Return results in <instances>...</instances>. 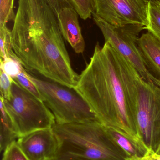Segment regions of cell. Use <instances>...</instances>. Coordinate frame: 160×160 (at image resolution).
Listing matches in <instances>:
<instances>
[{
  "instance_id": "1",
  "label": "cell",
  "mask_w": 160,
  "mask_h": 160,
  "mask_svg": "<svg viewBox=\"0 0 160 160\" xmlns=\"http://www.w3.org/2000/svg\"><path fill=\"white\" fill-rule=\"evenodd\" d=\"M11 31V48L23 67L75 88L74 71L57 16L47 0H18Z\"/></svg>"
},
{
  "instance_id": "2",
  "label": "cell",
  "mask_w": 160,
  "mask_h": 160,
  "mask_svg": "<svg viewBox=\"0 0 160 160\" xmlns=\"http://www.w3.org/2000/svg\"><path fill=\"white\" fill-rule=\"evenodd\" d=\"M74 88L89 103L103 126L124 134L146 154L148 149L139 135L116 50L109 43L105 42L102 47L96 44Z\"/></svg>"
},
{
  "instance_id": "3",
  "label": "cell",
  "mask_w": 160,
  "mask_h": 160,
  "mask_svg": "<svg viewBox=\"0 0 160 160\" xmlns=\"http://www.w3.org/2000/svg\"><path fill=\"white\" fill-rule=\"evenodd\" d=\"M58 142L54 160H126V153L100 122L55 123Z\"/></svg>"
},
{
  "instance_id": "4",
  "label": "cell",
  "mask_w": 160,
  "mask_h": 160,
  "mask_svg": "<svg viewBox=\"0 0 160 160\" xmlns=\"http://www.w3.org/2000/svg\"><path fill=\"white\" fill-rule=\"evenodd\" d=\"M116 54L139 135L148 149L160 155V87L143 79L127 59Z\"/></svg>"
},
{
  "instance_id": "5",
  "label": "cell",
  "mask_w": 160,
  "mask_h": 160,
  "mask_svg": "<svg viewBox=\"0 0 160 160\" xmlns=\"http://www.w3.org/2000/svg\"><path fill=\"white\" fill-rule=\"evenodd\" d=\"M27 74L54 115L56 123H100L89 103L75 88Z\"/></svg>"
},
{
  "instance_id": "6",
  "label": "cell",
  "mask_w": 160,
  "mask_h": 160,
  "mask_svg": "<svg viewBox=\"0 0 160 160\" xmlns=\"http://www.w3.org/2000/svg\"><path fill=\"white\" fill-rule=\"evenodd\" d=\"M1 101L19 137L38 130L52 128L55 118L45 102L13 79L9 100Z\"/></svg>"
},
{
  "instance_id": "7",
  "label": "cell",
  "mask_w": 160,
  "mask_h": 160,
  "mask_svg": "<svg viewBox=\"0 0 160 160\" xmlns=\"http://www.w3.org/2000/svg\"><path fill=\"white\" fill-rule=\"evenodd\" d=\"M95 23L105 38L120 54L127 59L143 79L151 81L152 75L147 70L138 46L139 35L146 27L140 24L114 26L107 23L94 12L92 15Z\"/></svg>"
},
{
  "instance_id": "8",
  "label": "cell",
  "mask_w": 160,
  "mask_h": 160,
  "mask_svg": "<svg viewBox=\"0 0 160 160\" xmlns=\"http://www.w3.org/2000/svg\"><path fill=\"white\" fill-rule=\"evenodd\" d=\"M95 13L114 26L148 23L149 2L147 0H95Z\"/></svg>"
},
{
  "instance_id": "9",
  "label": "cell",
  "mask_w": 160,
  "mask_h": 160,
  "mask_svg": "<svg viewBox=\"0 0 160 160\" xmlns=\"http://www.w3.org/2000/svg\"><path fill=\"white\" fill-rule=\"evenodd\" d=\"M17 142L29 160L54 159L58 151V140L52 128L32 132L19 137Z\"/></svg>"
},
{
  "instance_id": "10",
  "label": "cell",
  "mask_w": 160,
  "mask_h": 160,
  "mask_svg": "<svg viewBox=\"0 0 160 160\" xmlns=\"http://www.w3.org/2000/svg\"><path fill=\"white\" fill-rule=\"evenodd\" d=\"M78 14L73 7L63 8L57 15L58 24L62 36L76 53H82L85 43L82 34Z\"/></svg>"
},
{
  "instance_id": "11",
  "label": "cell",
  "mask_w": 160,
  "mask_h": 160,
  "mask_svg": "<svg viewBox=\"0 0 160 160\" xmlns=\"http://www.w3.org/2000/svg\"><path fill=\"white\" fill-rule=\"evenodd\" d=\"M138 46L147 70L160 80V41L147 32L140 38Z\"/></svg>"
},
{
  "instance_id": "12",
  "label": "cell",
  "mask_w": 160,
  "mask_h": 160,
  "mask_svg": "<svg viewBox=\"0 0 160 160\" xmlns=\"http://www.w3.org/2000/svg\"><path fill=\"white\" fill-rule=\"evenodd\" d=\"M1 127H0V149L4 151L13 142L17 141L18 135L10 118L1 101Z\"/></svg>"
},
{
  "instance_id": "13",
  "label": "cell",
  "mask_w": 160,
  "mask_h": 160,
  "mask_svg": "<svg viewBox=\"0 0 160 160\" xmlns=\"http://www.w3.org/2000/svg\"><path fill=\"white\" fill-rule=\"evenodd\" d=\"M106 129L113 141L128 158H142L144 156L139 148L129 138L113 129L108 128Z\"/></svg>"
},
{
  "instance_id": "14",
  "label": "cell",
  "mask_w": 160,
  "mask_h": 160,
  "mask_svg": "<svg viewBox=\"0 0 160 160\" xmlns=\"http://www.w3.org/2000/svg\"><path fill=\"white\" fill-rule=\"evenodd\" d=\"M147 19L148 23L145 30L160 41V2H149Z\"/></svg>"
},
{
  "instance_id": "15",
  "label": "cell",
  "mask_w": 160,
  "mask_h": 160,
  "mask_svg": "<svg viewBox=\"0 0 160 160\" xmlns=\"http://www.w3.org/2000/svg\"><path fill=\"white\" fill-rule=\"evenodd\" d=\"M81 18L86 20L92 18L95 11V0H69Z\"/></svg>"
},
{
  "instance_id": "16",
  "label": "cell",
  "mask_w": 160,
  "mask_h": 160,
  "mask_svg": "<svg viewBox=\"0 0 160 160\" xmlns=\"http://www.w3.org/2000/svg\"><path fill=\"white\" fill-rule=\"evenodd\" d=\"M0 68L1 70L13 79L17 77L23 68L18 59L12 57H7L4 60L1 59Z\"/></svg>"
},
{
  "instance_id": "17",
  "label": "cell",
  "mask_w": 160,
  "mask_h": 160,
  "mask_svg": "<svg viewBox=\"0 0 160 160\" xmlns=\"http://www.w3.org/2000/svg\"><path fill=\"white\" fill-rule=\"evenodd\" d=\"M14 0H0V27L14 21L16 15L13 10Z\"/></svg>"
},
{
  "instance_id": "18",
  "label": "cell",
  "mask_w": 160,
  "mask_h": 160,
  "mask_svg": "<svg viewBox=\"0 0 160 160\" xmlns=\"http://www.w3.org/2000/svg\"><path fill=\"white\" fill-rule=\"evenodd\" d=\"M13 80H15L24 89L29 91L35 97L44 102L43 97L36 86L28 78L27 72L24 69V68L20 73Z\"/></svg>"
},
{
  "instance_id": "19",
  "label": "cell",
  "mask_w": 160,
  "mask_h": 160,
  "mask_svg": "<svg viewBox=\"0 0 160 160\" xmlns=\"http://www.w3.org/2000/svg\"><path fill=\"white\" fill-rule=\"evenodd\" d=\"M0 49L1 59L9 57L13 52L11 46V31L7 25L0 27Z\"/></svg>"
},
{
  "instance_id": "20",
  "label": "cell",
  "mask_w": 160,
  "mask_h": 160,
  "mask_svg": "<svg viewBox=\"0 0 160 160\" xmlns=\"http://www.w3.org/2000/svg\"><path fill=\"white\" fill-rule=\"evenodd\" d=\"M2 160H29L17 143L10 144L3 151Z\"/></svg>"
},
{
  "instance_id": "21",
  "label": "cell",
  "mask_w": 160,
  "mask_h": 160,
  "mask_svg": "<svg viewBox=\"0 0 160 160\" xmlns=\"http://www.w3.org/2000/svg\"><path fill=\"white\" fill-rule=\"evenodd\" d=\"M13 79L1 70L0 90L1 97L4 99L9 100L11 96V87Z\"/></svg>"
},
{
  "instance_id": "22",
  "label": "cell",
  "mask_w": 160,
  "mask_h": 160,
  "mask_svg": "<svg viewBox=\"0 0 160 160\" xmlns=\"http://www.w3.org/2000/svg\"><path fill=\"white\" fill-rule=\"evenodd\" d=\"M57 16L60 10L65 8L72 7L69 0H47Z\"/></svg>"
},
{
  "instance_id": "23",
  "label": "cell",
  "mask_w": 160,
  "mask_h": 160,
  "mask_svg": "<svg viewBox=\"0 0 160 160\" xmlns=\"http://www.w3.org/2000/svg\"><path fill=\"white\" fill-rule=\"evenodd\" d=\"M141 159L142 160H160V155L157 154L152 149H149L147 154Z\"/></svg>"
},
{
  "instance_id": "24",
  "label": "cell",
  "mask_w": 160,
  "mask_h": 160,
  "mask_svg": "<svg viewBox=\"0 0 160 160\" xmlns=\"http://www.w3.org/2000/svg\"><path fill=\"white\" fill-rule=\"evenodd\" d=\"M151 81L155 83L156 85L158 86L159 87H160V80L156 78H155L154 77H152V78L151 79Z\"/></svg>"
},
{
  "instance_id": "25",
  "label": "cell",
  "mask_w": 160,
  "mask_h": 160,
  "mask_svg": "<svg viewBox=\"0 0 160 160\" xmlns=\"http://www.w3.org/2000/svg\"><path fill=\"white\" fill-rule=\"evenodd\" d=\"M126 160H142L141 158H127Z\"/></svg>"
},
{
  "instance_id": "26",
  "label": "cell",
  "mask_w": 160,
  "mask_h": 160,
  "mask_svg": "<svg viewBox=\"0 0 160 160\" xmlns=\"http://www.w3.org/2000/svg\"><path fill=\"white\" fill-rule=\"evenodd\" d=\"M149 2H160V0H147Z\"/></svg>"
},
{
  "instance_id": "27",
  "label": "cell",
  "mask_w": 160,
  "mask_h": 160,
  "mask_svg": "<svg viewBox=\"0 0 160 160\" xmlns=\"http://www.w3.org/2000/svg\"><path fill=\"white\" fill-rule=\"evenodd\" d=\"M54 160V159H52V160Z\"/></svg>"
},
{
  "instance_id": "28",
  "label": "cell",
  "mask_w": 160,
  "mask_h": 160,
  "mask_svg": "<svg viewBox=\"0 0 160 160\" xmlns=\"http://www.w3.org/2000/svg\"></svg>"
}]
</instances>
